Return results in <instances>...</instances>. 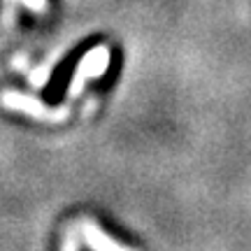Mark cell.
Returning a JSON list of instances; mask_svg holds the SVG:
<instances>
[{"label":"cell","mask_w":251,"mask_h":251,"mask_svg":"<svg viewBox=\"0 0 251 251\" xmlns=\"http://www.w3.org/2000/svg\"><path fill=\"white\" fill-rule=\"evenodd\" d=\"M2 105L9 109H17V112H24V114H30V117H37V119H63L68 114L65 107H58V109H49L45 107L42 102L33 96H26V93H17V91H5L2 93Z\"/></svg>","instance_id":"6da1fadb"},{"label":"cell","mask_w":251,"mask_h":251,"mask_svg":"<svg viewBox=\"0 0 251 251\" xmlns=\"http://www.w3.org/2000/svg\"><path fill=\"white\" fill-rule=\"evenodd\" d=\"M109 65V51L107 47H96L93 51L84 56V61L77 65V72H75V79L70 84V96H77L81 91V86L86 84L93 77H100L102 72L107 70Z\"/></svg>","instance_id":"7a4b0ae2"},{"label":"cell","mask_w":251,"mask_h":251,"mask_svg":"<svg viewBox=\"0 0 251 251\" xmlns=\"http://www.w3.org/2000/svg\"><path fill=\"white\" fill-rule=\"evenodd\" d=\"M79 230H81V235H84V242L89 244L93 251H133L130 247L112 240V237H109L105 230H100L93 221H81Z\"/></svg>","instance_id":"3957f363"},{"label":"cell","mask_w":251,"mask_h":251,"mask_svg":"<svg viewBox=\"0 0 251 251\" xmlns=\"http://www.w3.org/2000/svg\"><path fill=\"white\" fill-rule=\"evenodd\" d=\"M77 230H79V228H70V230L65 233L61 251H79V237H77Z\"/></svg>","instance_id":"277c9868"},{"label":"cell","mask_w":251,"mask_h":251,"mask_svg":"<svg viewBox=\"0 0 251 251\" xmlns=\"http://www.w3.org/2000/svg\"><path fill=\"white\" fill-rule=\"evenodd\" d=\"M21 2H26L30 9H45V0H21Z\"/></svg>","instance_id":"5b68a950"}]
</instances>
